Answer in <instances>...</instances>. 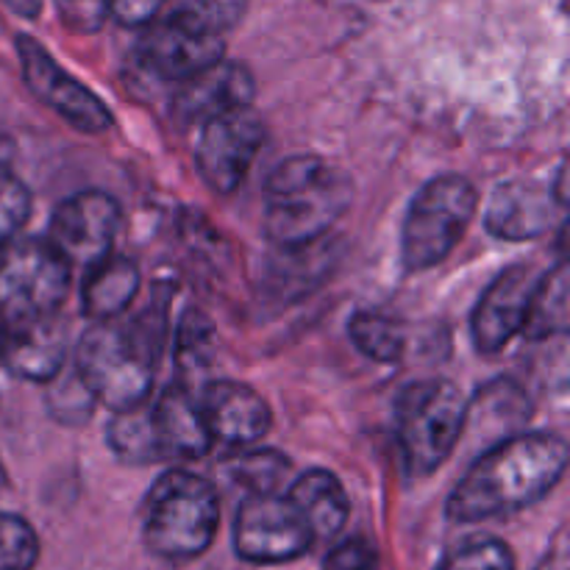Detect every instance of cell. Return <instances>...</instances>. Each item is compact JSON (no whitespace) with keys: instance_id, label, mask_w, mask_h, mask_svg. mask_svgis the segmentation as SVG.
I'll return each instance as SVG.
<instances>
[{"instance_id":"cell-1","label":"cell","mask_w":570,"mask_h":570,"mask_svg":"<svg viewBox=\"0 0 570 570\" xmlns=\"http://www.w3.org/2000/svg\"><path fill=\"white\" fill-rule=\"evenodd\" d=\"M566 468L568 445L560 434H515L495 443L468 468L449 495L445 512L456 523L512 515L546 499L566 476Z\"/></svg>"},{"instance_id":"cell-2","label":"cell","mask_w":570,"mask_h":570,"mask_svg":"<svg viewBox=\"0 0 570 570\" xmlns=\"http://www.w3.org/2000/svg\"><path fill=\"white\" fill-rule=\"evenodd\" d=\"M348 176L321 156H289L265 184V232L278 248L317 243L351 206Z\"/></svg>"},{"instance_id":"cell-3","label":"cell","mask_w":570,"mask_h":570,"mask_svg":"<svg viewBox=\"0 0 570 570\" xmlns=\"http://www.w3.org/2000/svg\"><path fill=\"white\" fill-rule=\"evenodd\" d=\"M217 521L215 488L189 471H167L145 499L142 538L159 560L189 562L209 549Z\"/></svg>"},{"instance_id":"cell-4","label":"cell","mask_w":570,"mask_h":570,"mask_svg":"<svg viewBox=\"0 0 570 570\" xmlns=\"http://www.w3.org/2000/svg\"><path fill=\"white\" fill-rule=\"evenodd\" d=\"M468 401L449 379H423L401 390L395 401V438L412 476L438 471L462 438Z\"/></svg>"},{"instance_id":"cell-5","label":"cell","mask_w":570,"mask_h":570,"mask_svg":"<svg viewBox=\"0 0 570 570\" xmlns=\"http://www.w3.org/2000/svg\"><path fill=\"white\" fill-rule=\"evenodd\" d=\"M159 356L131 326L95 323L76 351V373L95 401L111 412L131 410L148 401L154 365Z\"/></svg>"},{"instance_id":"cell-6","label":"cell","mask_w":570,"mask_h":570,"mask_svg":"<svg viewBox=\"0 0 570 570\" xmlns=\"http://www.w3.org/2000/svg\"><path fill=\"white\" fill-rule=\"evenodd\" d=\"M479 209V193L465 176L445 173L417 189L401 228V265L410 273L438 267L460 245Z\"/></svg>"},{"instance_id":"cell-7","label":"cell","mask_w":570,"mask_h":570,"mask_svg":"<svg viewBox=\"0 0 570 570\" xmlns=\"http://www.w3.org/2000/svg\"><path fill=\"white\" fill-rule=\"evenodd\" d=\"M72 267L48 239H20L0 248V323L48 321L70 293Z\"/></svg>"},{"instance_id":"cell-8","label":"cell","mask_w":570,"mask_h":570,"mask_svg":"<svg viewBox=\"0 0 570 570\" xmlns=\"http://www.w3.org/2000/svg\"><path fill=\"white\" fill-rule=\"evenodd\" d=\"M315 543L309 527L287 495L248 493L234 518V549L259 566L298 560Z\"/></svg>"},{"instance_id":"cell-9","label":"cell","mask_w":570,"mask_h":570,"mask_svg":"<svg viewBox=\"0 0 570 570\" xmlns=\"http://www.w3.org/2000/svg\"><path fill=\"white\" fill-rule=\"evenodd\" d=\"M265 142V128L250 106L223 111L200 122L195 145V165L206 187L217 195H232L243 187Z\"/></svg>"},{"instance_id":"cell-10","label":"cell","mask_w":570,"mask_h":570,"mask_svg":"<svg viewBox=\"0 0 570 570\" xmlns=\"http://www.w3.org/2000/svg\"><path fill=\"white\" fill-rule=\"evenodd\" d=\"M120 226V204L109 193L83 189L56 206L48 243L59 250L67 265L89 271L111 254Z\"/></svg>"},{"instance_id":"cell-11","label":"cell","mask_w":570,"mask_h":570,"mask_svg":"<svg viewBox=\"0 0 570 570\" xmlns=\"http://www.w3.org/2000/svg\"><path fill=\"white\" fill-rule=\"evenodd\" d=\"M17 56L22 65V78L37 100L65 117L72 128L87 134H104L115 126L109 106L78 78H72L33 37H17Z\"/></svg>"},{"instance_id":"cell-12","label":"cell","mask_w":570,"mask_h":570,"mask_svg":"<svg viewBox=\"0 0 570 570\" xmlns=\"http://www.w3.org/2000/svg\"><path fill=\"white\" fill-rule=\"evenodd\" d=\"M223 53H226V45L220 33L206 31L176 14H165L161 20L156 17L154 22H148V31L139 42L142 65L173 83L209 70L223 59Z\"/></svg>"},{"instance_id":"cell-13","label":"cell","mask_w":570,"mask_h":570,"mask_svg":"<svg viewBox=\"0 0 570 570\" xmlns=\"http://www.w3.org/2000/svg\"><path fill=\"white\" fill-rule=\"evenodd\" d=\"M540 276L543 273L538 267L521 262L501 271L484 289L471 317V337L479 354H495L521 334Z\"/></svg>"},{"instance_id":"cell-14","label":"cell","mask_w":570,"mask_h":570,"mask_svg":"<svg viewBox=\"0 0 570 570\" xmlns=\"http://www.w3.org/2000/svg\"><path fill=\"white\" fill-rule=\"evenodd\" d=\"M562 212H566V189L518 178L495 189L484 212V223L493 237L527 243V239L546 237L562 220Z\"/></svg>"},{"instance_id":"cell-15","label":"cell","mask_w":570,"mask_h":570,"mask_svg":"<svg viewBox=\"0 0 570 570\" xmlns=\"http://www.w3.org/2000/svg\"><path fill=\"white\" fill-rule=\"evenodd\" d=\"M212 440L245 449L271 432L273 415L267 401L243 382H212L200 399Z\"/></svg>"},{"instance_id":"cell-16","label":"cell","mask_w":570,"mask_h":570,"mask_svg":"<svg viewBox=\"0 0 570 570\" xmlns=\"http://www.w3.org/2000/svg\"><path fill=\"white\" fill-rule=\"evenodd\" d=\"M254 95L256 81L248 67L220 59L209 70L181 81L176 98H173V115L184 126L206 122L209 117L223 115V111L250 106Z\"/></svg>"},{"instance_id":"cell-17","label":"cell","mask_w":570,"mask_h":570,"mask_svg":"<svg viewBox=\"0 0 570 570\" xmlns=\"http://www.w3.org/2000/svg\"><path fill=\"white\" fill-rule=\"evenodd\" d=\"M150 423L165 460H200L215 443L200 401L184 384H170L159 395L150 406Z\"/></svg>"},{"instance_id":"cell-18","label":"cell","mask_w":570,"mask_h":570,"mask_svg":"<svg viewBox=\"0 0 570 570\" xmlns=\"http://www.w3.org/2000/svg\"><path fill=\"white\" fill-rule=\"evenodd\" d=\"M0 365L28 382H50L65 365V337L56 317L6 326L0 323Z\"/></svg>"},{"instance_id":"cell-19","label":"cell","mask_w":570,"mask_h":570,"mask_svg":"<svg viewBox=\"0 0 570 570\" xmlns=\"http://www.w3.org/2000/svg\"><path fill=\"white\" fill-rule=\"evenodd\" d=\"M139 284H142V276H139L137 262L128 259V256L109 254L104 262L89 267L87 278H83V315L95 323L115 321L137 298Z\"/></svg>"},{"instance_id":"cell-20","label":"cell","mask_w":570,"mask_h":570,"mask_svg":"<svg viewBox=\"0 0 570 570\" xmlns=\"http://www.w3.org/2000/svg\"><path fill=\"white\" fill-rule=\"evenodd\" d=\"M287 499L301 512L315 540L337 538L340 529L348 521V495L340 479L323 468H312L304 476L295 479Z\"/></svg>"},{"instance_id":"cell-21","label":"cell","mask_w":570,"mask_h":570,"mask_svg":"<svg viewBox=\"0 0 570 570\" xmlns=\"http://www.w3.org/2000/svg\"><path fill=\"white\" fill-rule=\"evenodd\" d=\"M568 328V265L560 262L551 273H543L529 304L521 332L529 340H546Z\"/></svg>"},{"instance_id":"cell-22","label":"cell","mask_w":570,"mask_h":570,"mask_svg":"<svg viewBox=\"0 0 570 570\" xmlns=\"http://www.w3.org/2000/svg\"><path fill=\"white\" fill-rule=\"evenodd\" d=\"M109 445L120 460L145 465V462H161L159 443H156L154 423H150V406L139 404L131 410L115 412L109 423Z\"/></svg>"},{"instance_id":"cell-23","label":"cell","mask_w":570,"mask_h":570,"mask_svg":"<svg viewBox=\"0 0 570 570\" xmlns=\"http://www.w3.org/2000/svg\"><path fill=\"white\" fill-rule=\"evenodd\" d=\"M348 334L356 348L373 362H399L406 348V328L384 312H356L348 323Z\"/></svg>"},{"instance_id":"cell-24","label":"cell","mask_w":570,"mask_h":570,"mask_svg":"<svg viewBox=\"0 0 570 570\" xmlns=\"http://www.w3.org/2000/svg\"><path fill=\"white\" fill-rule=\"evenodd\" d=\"M176 365L181 373H198L215 356V326L200 309H187L178 321L176 343H173Z\"/></svg>"},{"instance_id":"cell-25","label":"cell","mask_w":570,"mask_h":570,"mask_svg":"<svg viewBox=\"0 0 570 570\" xmlns=\"http://www.w3.org/2000/svg\"><path fill=\"white\" fill-rule=\"evenodd\" d=\"M289 473V460L282 451L254 449L232 460V476L248 493H278Z\"/></svg>"},{"instance_id":"cell-26","label":"cell","mask_w":570,"mask_h":570,"mask_svg":"<svg viewBox=\"0 0 570 570\" xmlns=\"http://www.w3.org/2000/svg\"><path fill=\"white\" fill-rule=\"evenodd\" d=\"M438 570H515V554L495 538H471L449 551Z\"/></svg>"},{"instance_id":"cell-27","label":"cell","mask_w":570,"mask_h":570,"mask_svg":"<svg viewBox=\"0 0 570 570\" xmlns=\"http://www.w3.org/2000/svg\"><path fill=\"white\" fill-rule=\"evenodd\" d=\"M39 560V538L20 515L0 512V570H33Z\"/></svg>"},{"instance_id":"cell-28","label":"cell","mask_w":570,"mask_h":570,"mask_svg":"<svg viewBox=\"0 0 570 570\" xmlns=\"http://www.w3.org/2000/svg\"><path fill=\"white\" fill-rule=\"evenodd\" d=\"M165 6H170L167 14L195 22L212 33H223L237 26L248 9V0H165Z\"/></svg>"},{"instance_id":"cell-29","label":"cell","mask_w":570,"mask_h":570,"mask_svg":"<svg viewBox=\"0 0 570 570\" xmlns=\"http://www.w3.org/2000/svg\"><path fill=\"white\" fill-rule=\"evenodd\" d=\"M31 215V193L6 165H0V248L20 234Z\"/></svg>"},{"instance_id":"cell-30","label":"cell","mask_w":570,"mask_h":570,"mask_svg":"<svg viewBox=\"0 0 570 570\" xmlns=\"http://www.w3.org/2000/svg\"><path fill=\"white\" fill-rule=\"evenodd\" d=\"M59 20L72 33H95L109 20V0H56Z\"/></svg>"},{"instance_id":"cell-31","label":"cell","mask_w":570,"mask_h":570,"mask_svg":"<svg viewBox=\"0 0 570 570\" xmlns=\"http://www.w3.org/2000/svg\"><path fill=\"white\" fill-rule=\"evenodd\" d=\"M323 568L326 570H379V557L367 540L351 538V540H343V543H337L332 551H328Z\"/></svg>"},{"instance_id":"cell-32","label":"cell","mask_w":570,"mask_h":570,"mask_svg":"<svg viewBox=\"0 0 570 570\" xmlns=\"http://www.w3.org/2000/svg\"><path fill=\"white\" fill-rule=\"evenodd\" d=\"M50 401H56V415H59L61 421H65L67 415L78 417V421H87L89 410H92V404H95V399L89 395V390L81 384L78 373L72 382L61 384L59 393L50 395Z\"/></svg>"},{"instance_id":"cell-33","label":"cell","mask_w":570,"mask_h":570,"mask_svg":"<svg viewBox=\"0 0 570 570\" xmlns=\"http://www.w3.org/2000/svg\"><path fill=\"white\" fill-rule=\"evenodd\" d=\"M165 0H109V17L128 28H142L159 17Z\"/></svg>"},{"instance_id":"cell-34","label":"cell","mask_w":570,"mask_h":570,"mask_svg":"<svg viewBox=\"0 0 570 570\" xmlns=\"http://www.w3.org/2000/svg\"><path fill=\"white\" fill-rule=\"evenodd\" d=\"M3 3L26 20H37L39 11H42V0H3Z\"/></svg>"},{"instance_id":"cell-35","label":"cell","mask_w":570,"mask_h":570,"mask_svg":"<svg viewBox=\"0 0 570 570\" xmlns=\"http://www.w3.org/2000/svg\"><path fill=\"white\" fill-rule=\"evenodd\" d=\"M538 570H568V562H566V551H562V546L560 549L554 551V554L551 557H546L543 562H540V568Z\"/></svg>"},{"instance_id":"cell-36","label":"cell","mask_w":570,"mask_h":570,"mask_svg":"<svg viewBox=\"0 0 570 570\" xmlns=\"http://www.w3.org/2000/svg\"><path fill=\"white\" fill-rule=\"evenodd\" d=\"M6 484V471H3V462H0V488Z\"/></svg>"}]
</instances>
